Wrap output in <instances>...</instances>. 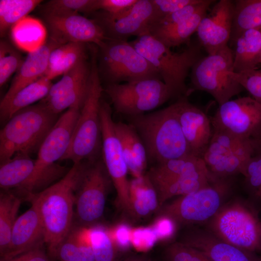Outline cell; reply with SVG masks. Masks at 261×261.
<instances>
[{
  "mask_svg": "<svg viewBox=\"0 0 261 261\" xmlns=\"http://www.w3.org/2000/svg\"><path fill=\"white\" fill-rule=\"evenodd\" d=\"M87 161L74 163L66 174L44 190L26 199L36 207L49 253L58 250L72 229L75 192Z\"/></svg>",
  "mask_w": 261,
  "mask_h": 261,
  "instance_id": "6da1fadb",
  "label": "cell"
},
{
  "mask_svg": "<svg viewBox=\"0 0 261 261\" xmlns=\"http://www.w3.org/2000/svg\"><path fill=\"white\" fill-rule=\"evenodd\" d=\"M128 118L145 146L148 160L159 163L192 154L174 103L157 111Z\"/></svg>",
  "mask_w": 261,
  "mask_h": 261,
  "instance_id": "7a4b0ae2",
  "label": "cell"
},
{
  "mask_svg": "<svg viewBox=\"0 0 261 261\" xmlns=\"http://www.w3.org/2000/svg\"><path fill=\"white\" fill-rule=\"evenodd\" d=\"M81 108L75 105L59 117L40 146L33 174L21 191L39 192L68 172L70 169L56 162L61 160L70 146Z\"/></svg>",
  "mask_w": 261,
  "mask_h": 261,
  "instance_id": "3957f363",
  "label": "cell"
},
{
  "mask_svg": "<svg viewBox=\"0 0 261 261\" xmlns=\"http://www.w3.org/2000/svg\"><path fill=\"white\" fill-rule=\"evenodd\" d=\"M103 89L97 62V54L92 58L88 88L81 108L70 146L62 160L74 163L94 162L102 151L100 104Z\"/></svg>",
  "mask_w": 261,
  "mask_h": 261,
  "instance_id": "277c9868",
  "label": "cell"
},
{
  "mask_svg": "<svg viewBox=\"0 0 261 261\" xmlns=\"http://www.w3.org/2000/svg\"><path fill=\"white\" fill-rule=\"evenodd\" d=\"M58 118L40 102L14 114L0 131V163L18 154L38 152Z\"/></svg>",
  "mask_w": 261,
  "mask_h": 261,
  "instance_id": "5b68a950",
  "label": "cell"
},
{
  "mask_svg": "<svg viewBox=\"0 0 261 261\" xmlns=\"http://www.w3.org/2000/svg\"><path fill=\"white\" fill-rule=\"evenodd\" d=\"M130 43L157 70L174 97L189 95L185 81L189 71L202 57L200 44H191L181 52H174L149 33Z\"/></svg>",
  "mask_w": 261,
  "mask_h": 261,
  "instance_id": "8992f818",
  "label": "cell"
},
{
  "mask_svg": "<svg viewBox=\"0 0 261 261\" xmlns=\"http://www.w3.org/2000/svg\"><path fill=\"white\" fill-rule=\"evenodd\" d=\"M260 211L250 200L224 203L209 221L208 230L227 243L253 252H260Z\"/></svg>",
  "mask_w": 261,
  "mask_h": 261,
  "instance_id": "52a82bcc",
  "label": "cell"
},
{
  "mask_svg": "<svg viewBox=\"0 0 261 261\" xmlns=\"http://www.w3.org/2000/svg\"><path fill=\"white\" fill-rule=\"evenodd\" d=\"M233 177H216L207 186L164 204L158 216L170 218L178 226L208 222L232 192Z\"/></svg>",
  "mask_w": 261,
  "mask_h": 261,
  "instance_id": "ba28073f",
  "label": "cell"
},
{
  "mask_svg": "<svg viewBox=\"0 0 261 261\" xmlns=\"http://www.w3.org/2000/svg\"><path fill=\"white\" fill-rule=\"evenodd\" d=\"M99 47V71L108 81L107 85L161 79L157 70L126 40L108 38Z\"/></svg>",
  "mask_w": 261,
  "mask_h": 261,
  "instance_id": "9c48e42d",
  "label": "cell"
},
{
  "mask_svg": "<svg viewBox=\"0 0 261 261\" xmlns=\"http://www.w3.org/2000/svg\"><path fill=\"white\" fill-rule=\"evenodd\" d=\"M233 58L228 45L200 58L190 71L192 89L206 92L219 105L240 93L244 88L230 75L233 71Z\"/></svg>",
  "mask_w": 261,
  "mask_h": 261,
  "instance_id": "30bf717a",
  "label": "cell"
},
{
  "mask_svg": "<svg viewBox=\"0 0 261 261\" xmlns=\"http://www.w3.org/2000/svg\"><path fill=\"white\" fill-rule=\"evenodd\" d=\"M256 153L252 139L213 130L202 159L214 176L229 177L242 174L247 163Z\"/></svg>",
  "mask_w": 261,
  "mask_h": 261,
  "instance_id": "8fae6325",
  "label": "cell"
},
{
  "mask_svg": "<svg viewBox=\"0 0 261 261\" xmlns=\"http://www.w3.org/2000/svg\"><path fill=\"white\" fill-rule=\"evenodd\" d=\"M104 91L116 111L128 117L144 114L174 97L168 87L158 78L108 84Z\"/></svg>",
  "mask_w": 261,
  "mask_h": 261,
  "instance_id": "7c38bea8",
  "label": "cell"
},
{
  "mask_svg": "<svg viewBox=\"0 0 261 261\" xmlns=\"http://www.w3.org/2000/svg\"><path fill=\"white\" fill-rule=\"evenodd\" d=\"M111 178L102 160L87 162L75 192V216L79 226L89 228L102 218Z\"/></svg>",
  "mask_w": 261,
  "mask_h": 261,
  "instance_id": "4fadbf2b",
  "label": "cell"
},
{
  "mask_svg": "<svg viewBox=\"0 0 261 261\" xmlns=\"http://www.w3.org/2000/svg\"><path fill=\"white\" fill-rule=\"evenodd\" d=\"M102 161L116 192V205L128 214L130 205L128 166L116 134L109 103L101 100L100 109Z\"/></svg>",
  "mask_w": 261,
  "mask_h": 261,
  "instance_id": "5bb4252c",
  "label": "cell"
},
{
  "mask_svg": "<svg viewBox=\"0 0 261 261\" xmlns=\"http://www.w3.org/2000/svg\"><path fill=\"white\" fill-rule=\"evenodd\" d=\"M210 119L214 130L252 139L261 128V104L250 97L230 100Z\"/></svg>",
  "mask_w": 261,
  "mask_h": 261,
  "instance_id": "9a60e30c",
  "label": "cell"
},
{
  "mask_svg": "<svg viewBox=\"0 0 261 261\" xmlns=\"http://www.w3.org/2000/svg\"><path fill=\"white\" fill-rule=\"evenodd\" d=\"M90 68L85 59L78 62L53 84L47 95L39 101L52 113L58 115L76 104L82 106L87 89Z\"/></svg>",
  "mask_w": 261,
  "mask_h": 261,
  "instance_id": "2e32d148",
  "label": "cell"
},
{
  "mask_svg": "<svg viewBox=\"0 0 261 261\" xmlns=\"http://www.w3.org/2000/svg\"><path fill=\"white\" fill-rule=\"evenodd\" d=\"M156 19L151 0H137L121 15L111 18L102 14L95 20L103 29L107 38L126 40L131 36L137 37L149 33Z\"/></svg>",
  "mask_w": 261,
  "mask_h": 261,
  "instance_id": "e0dca14e",
  "label": "cell"
},
{
  "mask_svg": "<svg viewBox=\"0 0 261 261\" xmlns=\"http://www.w3.org/2000/svg\"><path fill=\"white\" fill-rule=\"evenodd\" d=\"M44 17L50 32V38L60 45L69 43H92L100 47L108 39L95 20L79 14Z\"/></svg>",
  "mask_w": 261,
  "mask_h": 261,
  "instance_id": "ac0fdd59",
  "label": "cell"
},
{
  "mask_svg": "<svg viewBox=\"0 0 261 261\" xmlns=\"http://www.w3.org/2000/svg\"><path fill=\"white\" fill-rule=\"evenodd\" d=\"M234 1L220 0L202 18L197 34L201 46L208 54H213L225 46L231 39Z\"/></svg>",
  "mask_w": 261,
  "mask_h": 261,
  "instance_id": "d6986e66",
  "label": "cell"
},
{
  "mask_svg": "<svg viewBox=\"0 0 261 261\" xmlns=\"http://www.w3.org/2000/svg\"><path fill=\"white\" fill-rule=\"evenodd\" d=\"M174 105L191 154L202 158L213 133L210 118L187 97L179 98Z\"/></svg>",
  "mask_w": 261,
  "mask_h": 261,
  "instance_id": "ffe728a7",
  "label": "cell"
},
{
  "mask_svg": "<svg viewBox=\"0 0 261 261\" xmlns=\"http://www.w3.org/2000/svg\"><path fill=\"white\" fill-rule=\"evenodd\" d=\"M180 242L199 250L211 261H261L257 253L227 243L209 230H191Z\"/></svg>",
  "mask_w": 261,
  "mask_h": 261,
  "instance_id": "44dd1931",
  "label": "cell"
},
{
  "mask_svg": "<svg viewBox=\"0 0 261 261\" xmlns=\"http://www.w3.org/2000/svg\"><path fill=\"white\" fill-rule=\"evenodd\" d=\"M44 243L42 221L35 206L18 217L13 227L9 246L1 258L9 259Z\"/></svg>",
  "mask_w": 261,
  "mask_h": 261,
  "instance_id": "7402d4cb",
  "label": "cell"
},
{
  "mask_svg": "<svg viewBox=\"0 0 261 261\" xmlns=\"http://www.w3.org/2000/svg\"><path fill=\"white\" fill-rule=\"evenodd\" d=\"M60 45L50 38L37 50L29 53L1 100L9 99L23 88L44 76L47 70L51 51Z\"/></svg>",
  "mask_w": 261,
  "mask_h": 261,
  "instance_id": "603a6c76",
  "label": "cell"
},
{
  "mask_svg": "<svg viewBox=\"0 0 261 261\" xmlns=\"http://www.w3.org/2000/svg\"><path fill=\"white\" fill-rule=\"evenodd\" d=\"M114 127L129 172L133 178L144 175L148 160L145 146L138 132L129 123L115 122Z\"/></svg>",
  "mask_w": 261,
  "mask_h": 261,
  "instance_id": "cb8c5ba5",
  "label": "cell"
},
{
  "mask_svg": "<svg viewBox=\"0 0 261 261\" xmlns=\"http://www.w3.org/2000/svg\"><path fill=\"white\" fill-rule=\"evenodd\" d=\"M215 178L206 168L154 186L158 194L160 208L170 198L196 191L207 186Z\"/></svg>",
  "mask_w": 261,
  "mask_h": 261,
  "instance_id": "d4e9b609",
  "label": "cell"
},
{
  "mask_svg": "<svg viewBox=\"0 0 261 261\" xmlns=\"http://www.w3.org/2000/svg\"><path fill=\"white\" fill-rule=\"evenodd\" d=\"M51 80L44 75L36 81L23 88L14 96L0 103L1 122H7L18 111L44 98L52 85Z\"/></svg>",
  "mask_w": 261,
  "mask_h": 261,
  "instance_id": "484cf974",
  "label": "cell"
},
{
  "mask_svg": "<svg viewBox=\"0 0 261 261\" xmlns=\"http://www.w3.org/2000/svg\"><path fill=\"white\" fill-rule=\"evenodd\" d=\"M130 205L128 215L138 219L149 216L160 208L157 191L145 174L130 181Z\"/></svg>",
  "mask_w": 261,
  "mask_h": 261,
  "instance_id": "4316f807",
  "label": "cell"
},
{
  "mask_svg": "<svg viewBox=\"0 0 261 261\" xmlns=\"http://www.w3.org/2000/svg\"><path fill=\"white\" fill-rule=\"evenodd\" d=\"M232 42L234 44L233 72L257 69L261 52V28L245 30Z\"/></svg>",
  "mask_w": 261,
  "mask_h": 261,
  "instance_id": "83f0119b",
  "label": "cell"
},
{
  "mask_svg": "<svg viewBox=\"0 0 261 261\" xmlns=\"http://www.w3.org/2000/svg\"><path fill=\"white\" fill-rule=\"evenodd\" d=\"M36 160L30 155L18 154L0 163V187L2 190H18L29 181L34 172Z\"/></svg>",
  "mask_w": 261,
  "mask_h": 261,
  "instance_id": "f1b7e54d",
  "label": "cell"
},
{
  "mask_svg": "<svg viewBox=\"0 0 261 261\" xmlns=\"http://www.w3.org/2000/svg\"><path fill=\"white\" fill-rule=\"evenodd\" d=\"M215 1L209 0L204 6L191 16L173 26L153 29L149 33L170 48L184 44L189 40L194 33L196 32L201 21Z\"/></svg>",
  "mask_w": 261,
  "mask_h": 261,
  "instance_id": "f546056e",
  "label": "cell"
},
{
  "mask_svg": "<svg viewBox=\"0 0 261 261\" xmlns=\"http://www.w3.org/2000/svg\"><path fill=\"white\" fill-rule=\"evenodd\" d=\"M207 168L203 159L193 155L157 163L146 173L154 186L183 174Z\"/></svg>",
  "mask_w": 261,
  "mask_h": 261,
  "instance_id": "4dcf8cb0",
  "label": "cell"
},
{
  "mask_svg": "<svg viewBox=\"0 0 261 261\" xmlns=\"http://www.w3.org/2000/svg\"><path fill=\"white\" fill-rule=\"evenodd\" d=\"M46 30L38 19L26 16L11 28V37L14 44L19 49L33 52L46 42Z\"/></svg>",
  "mask_w": 261,
  "mask_h": 261,
  "instance_id": "1f68e13d",
  "label": "cell"
},
{
  "mask_svg": "<svg viewBox=\"0 0 261 261\" xmlns=\"http://www.w3.org/2000/svg\"><path fill=\"white\" fill-rule=\"evenodd\" d=\"M56 256L60 261H95L87 228H72L59 247Z\"/></svg>",
  "mask_w": 261,
  "mask_h": 261,
  "instance_id": "d6a6232c",
  "label": "cell"
},
{
  "mask_svg": "<svg viewBox=\"0 0 261 261\" xmlns=\"http://www.w3.org/2000/svg\"><path fill=\"white\" fill-rule=\"evenodd\" d=\"M24 200L12 190H2L0 194V252L2 257L8 249L13 227Z\"/></svg>",
  "mask_w": 261,
  "mask_h": 261,
  "instance_id": "836d02e7",
  "label": "cell"
},
{
  "mask_svg": "<svg viewBox=\"0 0 261 261\" xmlns=\"http://www.w3.org/2000/svg\"><path fill=\"white\" fill-rule=\"evenodd\" d=\"M258 28H261V0H234L230 40L245 30Z\"/></svg>",
  "mask_w": 261,
  "mask_h": 261,
  "instance_id": "e575fe53",
  "label": "cell"
},
{
  "mask_svg": "<svg viewBox=\"0 0 261 261\" xmlns=\"http://www.w3.org/2000/svg\"><path fill=\"white\" fill-rule=\"evenodd\" d=\"M87 234L95 261H116L120 250L109 230L97 224L87 228Z\"/></svg>",
  "mask_w": 261,
  "mask_h": 261,
  "instance_id": "d590c367",
  "label": "cell"
},
{
  "mask_svg": "<svg viewBox=\"0 0 261 261\" xmlns=\"http://www.w3.org/2000/svg\"><path fill=\"white\" fill-rule=\"evenodd\" d=\"M41 1L40 0H0V36L4 35L9 28L27 16Z\"/></svg>",
  "mask_w": 261,
  "mask_h": 261,
  "instance_id": "8d00e7d4",
  "label": "cell"
},
{
  "mask_svg": "<svg viewBox=\"0 0 261 261\" xmlns=\"http://www.w3.org/2000/svg\"><path fill=\"white\" fill-rule=\"evenodd\" d=\"M95 0H51L41 6L44 16H65L95 11Z\"/></svg>",
  "mask_w": 261,
  "mask_h": 261,
  "instance_id": "74e56055",
  "label": "cell"
},
{
  "mask_svg": "<svg viewBox=\"0 0 261 261\" xmlns=\"http://www.w3.org/2000/svg\"><path fill=\"white\" fill-rule=\"evenodd\" d=\"M23 60L20 53L8 43H0V86L8 81L13 73L19 69Z\"/></svg>",
  "mask_w": 261,
  "mask_h": 261,
  "instance_id": "f35d334b",
  "label": "cell"
},
{
  "mask_svg": "<svg viewBox=\"0 0 261 261\" xmlns=\"http://www.w3.org/2000/svg\"><path fill=\"white\" fill-rule=\"evenodd\" d=\"M85 44L71 43V47L56 65L48 69L45 76L52 80L54 78L63 75L73 67L78 62L85 59Z\"/></svg>",
  "mask_w": 261,
  "mask_h": 261,
  "instance_id": "ab89813d",
  "label": "cell"
},
{
  "mask_svg": "<svg viewBox=\"0 0 261 261\" xmlns=\"http://www.w3.org/2000/svg\"><path fill=\"white\" fill-rule=\"evenodd\" d=\"M230 76L261 104V69L230 72Z\"/></svg>",
  "mask_w": 261,
  "mask_h": 261,
  "instance_id": "60d3db41",
  "label": "cell"
},
{
  "mask_svg": "<svg viewBox=\"0 0 261 261\" xmlns=\"http://www.w3.org/2000/svg\"><path fill=\"white\" fill-rule=\"evenodd\" d=\"M164 261H211L199 250L180 242L170 244L165 249Z\"/></svg>",
  "mask_w": 261,
  "mask_h": 261,
  "instance_id": "b9f144b4",
  "label": "cell"
},
{
  "mask_svg": "<svg viewBox=\"0 0 261 261\" xmlns=\"http://www.w3.org/2000/svg\"><path fill=\"white\" fill-rule=\"evenodd\" d=\"M208 0H197L194 3L160 18L152 25L149 31L153 29L170 27L186 20L204 6Z\"/></svg>",
  "mask_w": 261,
  "mask_h": 261,
  "instance_id": "7bdbcfd3",
  "label": "cell"
},
{
  "mask_svg": "<svg viewBox=\"0 0 261 261\" xmlns=\"http://www.w3.org/2000/svg\"><path fill=\"white\" fill-rule=\"evenodd\" d=\"M242 174L250 196L261 186V151L256 152L247 163Z\"/></svg>",
  "mask_w": 261,
  "mask_h": 261,
  "instance_id": "ee69618b",
  "label": "cell"
},
{
  "mask_svg": "<svg viewBox=\"0 0 261 261\" xmlns=\"http://www.w3.org/2000/svg\"><path fill=\"white\" fill-rule=\"evenodd\" d=\"M159 241L151 225L132 228L131 243L137 251L146 252L152 248Z\"/></svg>",
  "mask_w": 261,
  "mask_h": 261,
  "instance_id": "f6af8a7d",
  "label": "cell"
},
{
  "mask_svg": "<svg viewBox=\"0 0 261 261\" xmlns=\"http://www.w3.org/2000/svg\"><path fill=\"white\" fill-rule=\"evenodd\" d=\"M137 0H95V11L102 10V14L111 18L117 17L128 10Z\"/></svg>",
  "mask_w": 261,
  "mask_h": 261,
  "instance_id": "bcb514c9",
  "label": "cell"
},
{
  "mask_svg": "<svg viewBox=\"0 0 261 261\" xmlns=\"http://www.w3.org/2000/svg\"><path fill=\"white\" fill-rule=\"evenodd\" d=\"M158 216L151 225L159 241H166L172 238L176 232L177 224L168 217L162 215Z\"/></svg>",
  "mask_w": 261,
  "mask_h": 261,
  "instance_id": "7dc6e473",
  "label": "cell"
},
{
  "mask_svg": "<svg viewBox=\"0 0 261 261\" xmlns=\"http://www.w3.org/2000/svg\"><path fill=\"white\" fill-rule=\"evenodd\" d=\"M155 10L156 19L173 13L197 0H151Z\"/></svg>",
  "mask_w": 261,
  "mask_h": 261,
  "instance_id": "c3c4849f",
  "label": "cell"
},
{
  "mask_svg": "<svg viewBox=\"0 0 261 261\" xmlns=\"http://www.w3.org/2000/svg\"><path fill=\"white\" fill-rule=\"evenodd\" d=\"M132 230L129 224L122 222L109 230L113 240L120 251L126 250L131 246Z\"/></svg>",
  "mask_w": 261,
  "mask_h": 261,
  "instance_id": "681fc988",
  "label": "cell"
},
{
  "mask_svg": "<svg viewBox=\"0 0 261 261\" xmlns=\"http://www.w3.org/2000/svg\"><path fill=\"white\" fill-rule=\"evenodd\" d=\"M42 246L41 245L9 259H0V261H48Z\"/></svg>",
  "mask_w": 261,
  "mask_h": 261,
  "instance_id": "f907efd6",
  "label": "cell"
},
{
  "mask_svg": "<svg viewBox=\"0 0 261 261\" xmlns=\"http://www.w3.org/2000/svg\"><path fill=\"white\" fill-rule=\"evenodd\" d=\"M71 43L61 45L53 50L49 56L48 69L52 68L63 58L71 47Z\"/></svg>",
  "mask_w": 261,
  "mask_h": 261,
  "instance_id": "816d5d0a",
  "label": "cell"
},
{
  "mask_svg": "<svg viewBox=\"0 0 261 261\" xmlns=\"http://www.w3.org/2000/svg\"><path fill=\"white\" fill-rule=\"evenodd\" d=\"M252 139L255 146L256 152L261 151V128Z\"/></svg>",
  "mask_w": 261,
  "mask_h": 261,
  "instance_id": "f5cc1de1",
  "label": "cell"
},
{
  "mask_svg": "<svg viewBox=\"0 0 261 261\" xmlns=\"http://www.w3.org/2000/svg\"><path fill=\"white\" fill-rule=\"evenodd\" d=\"M125 261H149V260L145 255H134L127 258Z\"/></svg>",
  "mask_w": 261,
  "mask_h": 261,
  "instance_id": "db71d44e",
  "label": "cell"
},
{
  "mask_svg": "<svg viewBox=\"0 0 261 261\" xmlns=\"http://www.w3.org/2000/svg\"><path fill=\"white\" fill-rule=\"evenodd\" d=\"M259 65H261V55H260V59H259Z\"/></svg>",
  "mask_w": 261,
  "mask_h": 261,
  "instance_id": "11a10c76",
  "label": "cell"
}]
</instances>
